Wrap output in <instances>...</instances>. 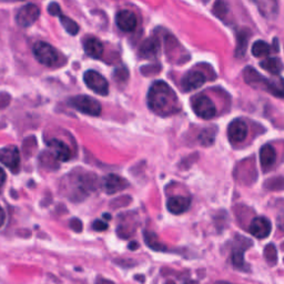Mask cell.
Masks as SVG:
<instances>
[{
  "label": "cell",
  "mask_w": 284,
  "mask_h": 284,
  "mask_svg": "<svg viewBox=\"0 0 284 284\" xmlns=\"http://www.w3.org/2000/svg\"><path fill=\"white\" fill-rule=\"evenodd\" d=\"M148 105L151 111L161 117H169L178 114L181 105L173 89L162 80L156 81L148 92Z\"/></svg>",
  "instance_id": "1"
},
{
  "label": "cell",
  "mask_w": 284,
  "mask_h": 284,
  "mask_svg": "<svg viewBox=\"0 0 284 284\" xmlns=\"http://www.w3.org/2000/svg\"><path fill=\"white\" fill-rule=\"evenodd\" d=\"M69 188L71 190L70 198L72 201L82 200L88 196L90 192L96 189L98 179L95 174L90 172H83L78 174H71L68 178Z\"/></svg>",
  "instance_id": "2"
},
{
  "label": "cell",
  "mask_w": 284,
  "mask_h": 284,
  "mask_svg": "<svg viewBox=\"0 0 284 284\" xmlns=\"http://www.w3.org/2000/svg\"><path fill=\"white\" fill-rule=\"evenodd\" d=\"M34 56L37 60L46 67H55L59 61V54L57 49L48 42L38 41L34 45Z\"/></svg>",
  "instance_id": "3"
},
{
  "label": "cell",
  "mask_w": 284,
  "mask_h": 284,
  "mask_svg": "<svg viewBox=\"0 0 284 284\" xmlns=\"http://www.w3.org/2000/svg\"><path fill=\"white\" fill-rule=\"evenodd\" d=\"M68 104L84 115L97 117L101 114V104L89 96H76L68 100Z\"/></svg>",
  "instance_id": "4"
},
{
  "label": "cell",
  "mask_w": 284,
  "mask_h": 284,
  "mask_svg": "<svg viewBox=\"0 0 284 284\" xmlns=\"http://www.w3.org/2000/svg\"><path fill=\"white\" fill-rule=\"evenodd\" d=\"M83 81L87 87L96 92L97 95L107 96L109 94V83L102 75L95 70H88L84 72Z\"/></svg>",
  "instance_id": "5"
},
{
  "label": "cell",
  "mask_w": 284,
  "mask_h": 284,
  "mask_svg": "<svg viewBox=\"0 0 284 284\" xmlns=\"http://www.w3.org/2000/svg\"><path fill=\"white\" fill-rule=\"evenodd\" d=\"M192 109L198 117L204 120L212 119L216 114L213 101L206 95H198L192 99Z\"/></svg>",
  "instance_id": "6"
},
{
  "label": "cell",
  "mask_w": 284,
  "mask_h": 284,
  "mask_svg": "<svg viewBox=\"0 0 284 284\" xmlns=\"http://www.w3.org/2000/svg\"><path fill=\"white\" fill-rule=\"evenodd\" d=\"M39 16H40V9L38 8V6L28 4L19 9L16 16V20L20 27L28 28L38 20Z\"/></svg>",
  "instance_id": "7"
},
{
  "label": "cell",
  "mask_w": 284,
  "mask_h": 284,
  "mask_svg": "<svg viewBox=\"0 0 284 284\" xmlns=\"http://www.w3.org/2000/svg\"><path fill=\"white\" fill-rule=\"evenodd\" d=\"M0 162L12 172L17 173L20 168V154H19L18 148L9 146L0 149Z\"/></svg>",
  "instance_id": "8"
},
{
  "label": "cell",
  "mask_w": 284,
  "mask_h": 284,
  "mask_svg": "<svg viewBox=\"0 0 284 284\" xmlns=\"http://www.w3.org/2000/svg\"><path fill=\"white\" fill-rule=\"evenodd\" d=\"M251 247V241L243 236H236V240L232 248V264L234 268L239 270H248V267L244 262V251Z\"/></svg>",
  "instance_id": "9"
},
{
  "label": "cell",
  "mask_w": 284,
  "mask_h": 284,
  "mask_svg": "<svg viewBox=\"0 0 284 284\" xmlns=\"http://www.w3.org/2000/svg\"><path fill=\"white\" fill-rule=\"evenodd\" d=\"M48 12L50 15L56 16L59 18V20H60L62 27L65 29V31H67L68 34H70L71 36H76L78 34L79 29H80L79 28V25L75 20H72V19L69 18L68 16H64L61 12L60 6H59L58 4L51 3L48 6Z\"/></svg>",
  "instance_id": "10"
},
{
  "label": "cell",
  "mask_w": 284,
  "mask_h": 284,
  "mask_svg": "<svg viewBox=\"0 0 284 284\" xmlns=\"http://www.w3.org/2000/svg\"><path fill=\"white\" fill-rule=\"evenodd\" d=\"M207 78L201 71L190 70L181 79V88L184 92H189L202 87Z\"/></svg>",
  "instance_id": "11"
},
{
  "label": "cell",
  "mask_w": 284,
  "mask_h": 284,
  "mask_svg": "<svg viewBox=\"0 0 284 284\" xmlns=\"http://www.w3.org/2000/svg\"><path fill=\"white\" fill-rule=\"evenodd\" d=\"M250 233L257 239H266L272 231V224L264 216H257L251 221L249 227Z\"/></svg>",
  "instance_id": "12"
},
{
  "label": "cell",
  "mask_w": 284,
  "mask_h": 284,
  "mask_svg": "<svg viewBox=\"0 0 284 284\" xmlns=\"http://www.w3.org/2000/svg\"><path fill=\"white\" fill-rule=\"evenodd\" d=\"M248 136V127L246 122L241 119H235L229 124L228 127V137L229 140L232 143H240L246 140Z\"/></svg>",
  "instance_id": "13"
},
{
  "label": "cell",
  "mask_w": 284,
  "mask_h": 284,
  "mask_svg": "<svg viewBox=\"0 0 284 284\" xmlns=\"http://www.w3.org/2000/svg\"><path fill=\"white\" fill-rule=\"evenodd\" d=\"M243 78H244V81H246L249 85H251L252 88L267 90L269 79L263 77L260 72H257L254 68H252V67L244 68L243 69Z\"/></svg>",
  "instance_id": "14"
},
{
  "label": "cell",
  "mask_w": 284,
  "mask_h": 284,
  "mask_svg": "<svg viewBox=\"0 0 284 284\" xmlns=\"http://www.w3.org/2000/svg\"><path fill=\"white\" fill-rule=\"evenodd\" d=\"M116 24L118 28L124 32H131L137 28V17L130 10H120L116 15Z\"/></svg>",
  "instance_id": "15"
},
{
  "label": "cell",
  "mask_w": 284,
  "mask_h": 284,
  "mask_svg": "<svg viewBox=\"0 0 284 284\" xmlns=\"http://www.w3.org/2000/svg\"><path fill=\"white\" fill-rule=\"evenodd\" d=\"M48 147L51 149L52 155L56 157L58 161L65 162L69 161L72 157L71 150L63 141L59 140V139H51L48 142Z\"/></svg>",
  "instance_id": "16"
},
{
  "label": "cell",
  "mask_w": 284,
  "mask_h": 284,
  "mask_svg": "<svg viewBox=\"0 0 284 284\" xmlns=\"http://www.w3.org/2000/svg\"><path fill=\"white\" fill-rule=\"evenodd\" d=\"M160 54V42L158 38L151 37L144 40L139 49V56L142 59H155Z\"/></svg>",
  "instance_id": "17"
},
{
  "label": "cell",
  "mask_w": 284,
  "mask_h": 284,
  "mask_svg": "<svg viewBox=\"0 0 284 284\" xmlns=\"http://www.w3.org/2000/svg\"><path fill=\"white\" fill-rule=\"evenodd\" d=\"M260 14L267 19H275L279 14V5L276 0H253Z\"/></svg>",
  "instance_id": "18"
},
{
  "label": "cell",
  "mask_w": 284,
  "mask_h": 284,
  "mask_svg": "<svg viewBox=\"0 0 284 284\" xmlns=\"http://www.w3.org/2000/svg\"><path fill=\"white\" fill-rule=\"evenodd\" d=\"M191 206V200L190 198L182 196V195H177L170 198L167 202V208L169 212L172 214H182Z\"/></svg>",
  "instance_id": "19"
},
{
  "label": "cell",
  "mask_w": 284,
  "mask_h": 284,
  "mask_svg": "<svg viewBox=\"0 0 284 284\" xmlns=\"http://www.w3.org/2000/svg\"><path fill=\"white\" fill-rule=\"evenodd\" d=\"M103 187L105 192L108 194H114L127 188L128 182L125 181L123 178L119 177L117 174H109L108 177H105V179L103 181Z\"/></svg>",
  "instance_id": "20"
},
{
  "label": "cell",
  "mask_w": 284,
  "mask_h": 284,
  "mask_svg": "<svg viewBox=\"0 0 284 284\" xmlns=\"http://www.w3.org/2000/svg\"><path fill=\"white\" fill-rule=\"evenodd\" d=\"M276 160V152L275 150L270 146L266 144L260 150V162L261 167L264 171H268L274 166V162Z\"/></svg>",
  "instance_id": "21"
},
{
  "label": "cell",
  "mask_w": 284,
  "mask_h": 284,
  "mask_svg": "<svg viewBox=\"0 0 284 284\" xmlns=\"http://www.w3.org/2000/svg\"><path fill=\"white\" fill-rule=\"evenodd\" d=\"M83 49L85 54L94 59H100L103 55V45L97 38H88L83 42Z\"/></svg>",
  "instance_id": "22"
},
{
  "label": "cell",
  "mask_w": 284,
  "mask_h": 284,
  "mask_svg": "<svg viewBox=\"0 0 284 284\" xmlns=\"http://www.w3.org/2000/svg\"><path fill=\"white\" fill-rule=\"evenodd\" d=\"M250 39V32L247 29H241L236 34V47H235V57L242 58L247 54L248 45Z\"/></svg>",
  "instance_id": "23"
},
{
  "label": "cell",
  "mask_w": 284,
  "mask_h": 284,
  "mask_svg": "<svg viewBox=\"0 0 284 284\" xmlns=\"http://www.w3.org/2000/svg\"><path fill=\"white\" fill-rule=\"evenodd\" d=\"M279 49V45H277V40L275 42V46H271L269 45L268 42L266 41H263V40H257L253 43L252 46V49H251V51H252V55L256 58H261V57H266L268 55L271 54V51L272 50H276Z\"/></svg>",
  "instance_id": "24"
},
{
  "label": "cell",
  "mask_w": 284,
  "mask_h": 284,
  "mask_svg": "<svg viewBox=\"0 0 284 284\" xmlns=\"http://www.w3.org/2000/svg\"><path fill=\"white\" fill-rule=\"evenodd\" d=\"M260 67L272 75H279L283 70V63L279 58H268L260 62Z\"/></svg>",
  "instance_id": "25"
},
{
  "label": "cell",
  "mask_w": 284,
  "mask_h": 284,
  "mask_svg": "<svg viewBox=\"0 0 284 284\" xmlns=\"http://www.w3.org/2000/svg\"><path fill=\"white\" fill-rule=\"evenodd\" d=\"M267 91L272 94L273 96L284 98V79L283 78H274L269 79Z\"/></svg>",
  "instance_id": "26"
},
{
  "label": "cell",
  "mask_w": 284,
  "mask_h": 284,
  "mask_svg": "<svg viewBox=\"0 0 284 284\" xmlns=\"http://www.w3.org/2000/svg\"><path fill=\"white\" fill-rule=\"evenodd\" d=\"M144 241H146L149 248H151L155 251H161V252H163V251H168V248L164 246L163 243H161L159 239H158L157 234L154 232H150V231H146V232H144Z\"/></svg>",
  "instance_id": "27"
},
{
  "label": "cell",
  "mask_w": 284,
  "mask_h": 284,
  "mask_svg": "<svg viewBox=\"0 0 284 284\" xmlns=\"http://www.w3.org/2000/svg\"><path fill=\"white\" fill-rule=\"evenodd\" d=\"M216 135V129L215 128H207L200 132L198 140L204 147H210L214 143V139Z\"/></svg>",
  "instance_id": "28"
},
{
  "label": "cell",
  "mask_w": 284,
  "mask_h": 284,
  "mask_svg": "<svg viewBox=\"0 0 284 284\" xmlns=\"http://www.w3.org/2000/svg\"><path fill=\"white\" fill-rule=\"evenodd\" d=\"M212 12L215 17L220 19V20H223L229 14V6L224 0H216L214 3Z\"/></svg>",
  "instance_id": "29"
},
{
  "label": "cell",
  "mask_w": 284,
  "mask_h": 284,
  "mask_svg": "<svg viewBox=\"0 0 284 284\" xmlns=\"http://www.w3.org/2000/svg\"><path fill=\"white\" fill-rule=\"evenodd\" d=\"M264 257L269 262L270 266H274L277 261V254H276V249L272 243H270L267 246V248L264 249Z\"/></svg>",
  "instance_id": "30"
},
{
  "label": "cell",
  "mask_w": 284,
  "mask_h": 284,
  "mask_svg": "<svg viewBox=\"0 0 284 284\" xmlns=\"http://www.w3.org/2000/svg\"><path fill=\"white\" fill-rule=\"evenodd\" d=\"M40 161L42 163V166H46V167H49V164L50 163V167H51V170H54V169H57L58 168V164H57V159H56V157L52 155V154H48V152H42L41 154V157H40Z\"/></svg>",
  "instance_id": "31"
},
{
  "label": "cell",
  "mask_w": 284,
  "mask_h": 284,
  "mask_svg": "<svg viewBox=\"0 0 284 284\" xmlns=\"http://www.w3.org/2000/svg\"><path fill=\"white\" fill-rule=\"evenodd\" d=\"M92 229L95 231H105L108 229V223H105L102 220H96L92 223Z\"/></svg>",
  "instance_id": "32"
},
{
  "label": "cell",
  "mask_w": 284,
  "mask_h": 284,
  "mask_svg": "<svg viewBox=\"0 0 284 284\" xmlns=\"http://www.w3.org/2000/svg\"><path fill=\"white\" fill-rule=\"evenodd\" d=\"M70 228L76 231V232H80V231L82 230V222L77 219V217H75V219H72L70 221Z\"/></svg>",
  "instance_id": "33"
},
{
  "label": "cell",
  "mask_w": 284,
  "mask_h": 284,
  "mask_svg": "<svg viewBox=\"0 0 284 284\" xmlns=\"http://www.w3.org/2000/svg\"><path fill=\"white\" fill-rule=\"evenodd\" d=\"M5 181H6V173H5V171L3 170V168L0 167V188L4 186Z\"/></svg>",
  "instance_id": "34"
},
{
  "label": "cell",
  "mask_w": 284,
  "mask_h": 284,
  "mask_svg": "<svg viewBox=\"0 0 284 284\" xmlns=\"http://www.w3.org/2000/svg\"><path fill=\"white\" fill-rule=\"evenodd\" d=\"M5 220H6V214H5V211L4 209L0 207V228H2L4 226V223H5Z\"/></svg>",
  "instance_id": "35"
},
{
  "label": "cell",
  "mask_w": 284,
  "mask_h": 284,
  "mask_svg": "<svg viewBox=\"0 0 284 284\" xmlns=\"http://www.w3.org/2000/svg\"><path fill=\"white\" fill-rule=\"evenodd\" d=\"M97 284H114L111 281L107 280V279H99L97 281Z\"/></svg>",
  "instance_id": "36"
},
{
  "label": "cell",
  "mask_w": 284,
  "mask_h": 284,
  "mask_svg": "<svg viewBox=\"0 0 284 284\" xmlns=\"http://www.w3.org/2000/svg\"><path fill=\"white\" fill-rule=\"evenodd\" d=\"M129 249H130V250H136V249H138V244H137L136 242H131V243L129 244Z\"/></svg>",
  "instance_id": "37"
},
{
  "label": "cell",
  "mask_w": 284,
  "mask_h": 284,
  "mask_svg": "<svg viewBox=\"0 0 284 284\" xmlns=\"http://www.w3.org/2000/svg\"><path fill=\"white\" fill-rule=\"evenodd\" d=\"M103 216H105V219H107V220H110V219H111V216H110V214H108V213H105V214H103Z\"/></svg>",
  "instance_id": "38"
},
{
  "label": "cell",
  "mask_w": 284,
  "mask_h": 284,
  "mask_svg": "<svg viewBox=\"0 0 284 284\" xmlns=\"http://www.w3.org/2000/svg\"><path fill=\"white\" fill-rule=\"evenodd\" d=\"M215 284H232V283H229V282H217Z\"/></svg>",
  "instance_id": "39"
},
{
  "label": "cell",
  "mask_w": 284,
  "mask_h": 284,
  "mask_svg": "<svg viewBox=\"0 0 284 284\" xmlns=\"http://www.w3.org/2000/svg\"><path fill=\"white\" fill-rule=\"evenodd\" d=\"M186 284H196L195 282H193V281H189V282H187Z\"/></svg>",
  "instance_id": "40"
},
{
  "label": "cell",
  "mask_w": 284,
  "mask_h": 284,
  "mask_svg": "<svg viewBox=\"0 0 284 284\" xmlns=\"http://www.w3.org/2000/svg\"><path fill=\"white\" fill-rule=\"evenodd\" d=\"M166 284H176L173 281H168Z\"/></svg>",
  "instance_id": "41"
},
{
  "label": "cell",
  "mask_w": 284,
  "mask_h": 284,
  "mask_svg": "<svg viewBox=\"0 0 284 284\" xmlns=\"http://www.w3.org/2000/svg\"><path fill=\"white\" fill-rule=\"evenodd\" d=\"M202 2H203V3H208V2H209V0H202Z\"/></svg>",
  "instance_id": "42"
}]
</instances>
